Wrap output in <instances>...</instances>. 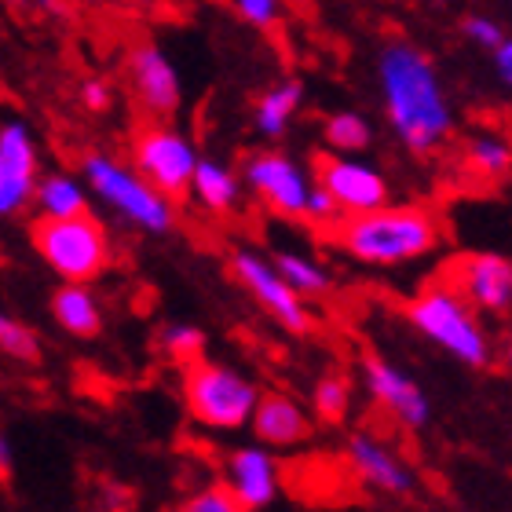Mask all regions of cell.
Masks as SVG:
<instances>
[{
    "mask_svg": "<svg viewBox=\"0 0 512 512\" xmlns=\"http://www.w3.org/2000/svg\"><path fill=\"white\" fill-rule=\"evenodd\" d=\"M33 143L22 125L0 128V216L26 209L33 198Z\"/></svg>",
    "mask_w": 512,
    "mask_h": 512,
    "instance_id": "14",
    "label": "cell"
},
{
    "mask_svg": "<svg viewBox=\"0 0 512 512\" xmlns=\"http://www.w3.org/2000/svg\"><path fill=\"white\" fill-rule=\"evenodd\" d=\"M333 242L359 264L370 267H403L421 256H432L443 242L439 216L428 205H384L377 213L348 216L330 231Z\"/></svg>",
    "mask_w": 512,
    "mask_h": 512,
    "instance_id": "2",
    "label": "cell"
},
{
    "mask_svg": "<svg viewBox=\"0 0 512 512\" xmlns=\"http://www.w3.org/2000/svg\"><path fill=\"white\" fill-rule=\"evenodd\" d=\"M172 512H246V509L235 502V494L227 491L224 483H213V487L198 491L194 498H187L180 509H172Z\"/></svg>",
    "mask_w": 512,
    "mask_h": 512,
    "instance_id": "26",
    "label": "cell"
},
{
    "mask_svg": "<svg viewBox=\"0 0 512 512\" xmlns=\"http://www.w3.org/2000/svg\"><path fill=\"white\" fill-rule=\"evenodd\" d=\"M461 30H465V37H469L472 44L491 48V52L505 41V30L491 19V15H469V19L461 22Z\"/></svg>",
    "mask_w": 512,
    "mask_h": 512,
    "instance_id": "30",
    "label": "cell"
},
{
    "mask_svg": "<svg viewBox=\"0 0 512 512\" xmlns=\"http://www.w3.org/2000/svg\"><path fill=\"white\" fill-rule=\"evenodd\" d=\"M465 161H469L472 172H480L487 180H498L505 172H512V143L498 132H483L469 143L465 150Z\"/></svg>",
    "mask_w": 512,
    "mask_h": 512,
    "instance_id": "23",
    "label": "cell"
},
{
    "mask_svg": "<svg viewBox=\"0 0 512 512\" xmlns=\"http://www.w3.org/2000/svg\"><path fill=\"white\" fill-rule=\"evenodd\" d=\"M348 461H352V469L359 472V480L370 483L374 491H384V494L414 491V472H410V465L399 461L381 439L366 436V432H355V436L348 439Z\"/></svg>",
    "mask_w": 512,
    "mask_h": 512,
    "instance_id": "15",
    "label": "cell"
},
{
    "mask_svg": "<svg viewBox=\"0 0 512 512\" xmlns=\"http://www.w3.org/2000/svg\"><path fill=\"white\" fill-rule=\"evenodd\" d=\"M348 406H352V384L344 374H326L315 384V414L322 421H344Z\"/></svg>",
    "mask_w": 512,
    "mask_h": 512,
    "instance_id": "25",
    "label": "cell"
},
{
    "mask_svg": "<svg viewBox=\"0 0 512 512\" xmlns=\"http://www.w3.org/2000/svg\"><path fill=\"white\" fill-rule=\"evenodd\" d=\"M494 70H498V77L512 88V37H505V41L494 48Z\"/></svg>",
    "mask_w": 512,
    "mask_h": 512,
    "instance_id": "32",
    "label": "cell"
},
{
    "mask_svg": "<svg viewBox=\"0 0 512 512\" xmlns=\"http://www.w3.org/2000/svg\"><path fill=\"white\" fill-rule=\"evenodd\" d=\"M300 99H304V85L300 81H282L271 92H264L260 103H256V128L264 136H282L286 125L293 121V114H297Z\"/></svg>",
    "mask_w": 512,
    "mask_h": 512,
    "instance_id": "18",
    "label": "cell"
},
{
    "mask_svg": "<svg viewBox=\"0 0 512 512\" xmlns=\"http://www.w3.org/2000/svg\"><path fill=\"white\" fill-rule=\"evenodd\" d=\"M183 399H187L194 421L235 432V428L249 425L260 392L253 381H246L235 370H227L213 359H194L183 366Z\"/></svg>",
    "mask_w": 512,
    "mask_h": 512,
    "instance_id": "4",
    "label": "cell"
},
{
    "mask_svg": "<svg viewBox=\"0 0 512 512\" xmlns=\"http://www.w3.org/2000/svg\"><path fill=\"white\" fill-rule=\"evenodd\" d=\"M363 381L366 392L377 406H384L388 414L406 428H425L428 417H432V403H428L425 388L414 381V377L392 366L381 355H366L363 359Z\"/></svg>",
    "mask_w": 512,
    "mask_h": 512,
    "instance_id": "12",
    "label": "cell"
},
{
    "mask_svg": "<svg viewBox=\"0 0 512 512\" xmlns=\"http://www.w3.org/2000/svg\"><path fill=\"white\" fill-rule=\"evenodd\" d=\"M128 70H132L136 92L150 114L169 118L172 110L180 107V81H176V70H172V63L154 48V44H139L136 52H132V59H128Z\"/></svg>",
    "mask_w": 512,
    "mask_h": 512,
    "instance_id": "17",
    "label": "cell"
},
{
    "mask_svg": "<svg viewBox=\"0 0 512 512\" xmlns=\"http://www.w3.org/2000/svg\"><path fill=\"white\" fill-rule=\"evenodd\" d=\"M505 363L512 366V337H509V344H505Z\"/></svg>",
    "mask_w": 512,
    "mask_h": 512,
    "instance_id": "35",
    "label": "cell"
},
{
    "mask_svg": "<svg viewBox=\"0 0 512 512\" xmlns=\"http://www.w3.org/2000/svg\"><path fill=\"white\" fill-rule=\"evenodd\" d=\"M304 220H311V224H319V227H337L344 220L341 216V209L333 205V198L326 191H322L319 183L311 187V194H308V209H304Z\"/></svg>",
    "mask_w": 512,
    "mask_h": 512,
    "instance_id": "29",
    "label": "cell"
},
{
    "mask_svg": "<svg viewBox=\"0 0 512 512\" xmlns=\"http://www.w3.org/2000/svg\"><path fill=\"white\" fill-rule=\"evenodd\" d=\"M88 180L110 205H118L121 213L132 216L139 227L147 231H169L172 227V205L161 198L154 187L125 172L121 165H114L110 158H88Z\"/></svg>",
    "mask_w": 512,
    "mask_h": 512,
    "instance_id": "9",
    "label": "cell"
},
{
    "mask_svg": "<svg viewBox=\"0 0 512 512\" xmlns=\"http://www.w3.org/2000/svg\"><path fill=\"white\" fill-rule=\"evenodd\" d=\"M85 103L92 110H103L110 103V92L107 85H99V81H92V85H85Z\"/></svg>",
    "mask_w": 512,
    "mask_h": 512,
    "instance_id": "33",
    "label": "cell"
},
{
    "mask_svg": "<svg viewBox=\"0 0 512 512\" xmlns=\"http://www.w3.org/2000/svg\"><path fill=\"white\" fill-rule=\"evenodd\" d=\"M271 267H275L278 278H282L297 297H315V293H326V289H330V271L322 264H315V260H308V256L278 253Z\"/></svg>",
    "mask_w": 512,
    "mask_h": 512,
    "instance_id": "22",
    "label": "cell"
},
{
    "mask_svg": "<svg viewBox=\"0 0 512 512\" xmlns=\"http://www.w3.org/2000/svg\"><path fill=\"white\" fill-rule=\"evenodd\" d=\"M246 183L286 220H304L308 194L315 187L308 172L286 154H256V158H249Z\"/></svg>",
    "mask_w": 512,
    "mask_h": 512,
    "instance_id": "11",
    "label": "cell"
},
{
    "mask_svg": "<svg viewBox=\"0 0 512 512\" xmlns=\"http://www.w3.org/2000/svg\"><path fill=\"white\" fill-rule=\"evenodd\" d=\"M322 136L337 150V158H348V154H363V150L374 143V125H370L359 110H337V114L326 121Z\"/></svg>",
    "mask_w": 512,
    "mask_h": 512,
    "instance_id": "21",
    "label": "cell"
},
{
    "mask_svg": "<svg viewBox=\"0 0 512 512\" xmlns=\"http://www.w3.org/2000/svg\"><path fill=\"white\" fill-rule=\"evenodd\" d=\"M256 439L267 447H297L311 436V417L308 410L282 392H267L256 399V410L249 417Z\"/></svg>",
    "mask_w": 512,
    "mask_h": 512,
    "instance_id": "16",
    "label": "cell"
},
{
    "mask_svg": "<svg viewBox=\"0 0 512 512\" xmlns=\"http://www.w3.org/2000/svg\"><path fill=\"white\" fill-rule=\"evenodd\" d=\"M406 322L465 366L491 363V337L483 330L480 315L447 282H428L425 289H417L406 300Z\"/></svg>",
    "mask_w": 512,
    "mask_h": 512,
    "instance_id": "3",
    "label": "cell"
},
{
    "mask_svg": "<svg viewBox=\"0 0 512 512\" xmlns=\"http://www.w3.org/2000/svg\"><path fill=\"white\" fill-rule=\"evenodd\" d=\"M231 267H235L238 282L253 293L256 304H260L278 326H286V330L297 333V337H304V333L311 330V315H308V308H304V300L278 278V271L267 264L264 256L249 253V249H238V253L231 256Z\"/></svg>",
    "mask_w": 512,
    "mask_h": 512,
    "instance_id": "10",
    "label": "cell"
},
{
    "mask_svg": "<svg viewBox=\"0 0 512 512\" xmlns=\"http://www.w3.org/2000/svg\"><path fill=\"white\" fill-rule=\"evenodd\" d=\"M377 81H381L388 125L410 154H432L447 143L454 110L428 52H421L406 37H392L377 52Z\"/></svg>",
    "mask_w": 512,
    "mask_h": 512,
    "instance_id": "1",
    "label": "cell"
},
{
    "mask_svg": "<svg viewBox=\"0 0 512 512\" xmlns=\"http://www.w3.org/2000/svg\"><path fill=\"white\" fill-rule=\"evenodd\" d=\"M235 11H238V15H242L246 22L260 26V30H271V26L278 22V15H282L275 0H238Z\"/></svg>",
    "mask_w": 512,
    "mask_h": 512,
    "instance_id": "31",
    "label": "cell"
},
{
    "mask_svg": "<svg viewBox=\"0 0 512 512\" xmlns=\"http://www.w3.org/2000/svg\"><path fill=\"white\" fill-rule=\"evenodd\" d=\"M315 183L330 194L341 216H366L388 205V180L377 165H366L359 158H337L319 154L315 161Z\"/></svg>",
    "mask_w": 512,
    "mask_h": 512,
    "instance_id": "7",
    "label": "cell"
},
{
    "mask_svg": "<svg viewBox=\"0 0 512 512\" xmlns=\"http://www.w3.org/2000/svg\"><path fill=\"white\" fill-rule=\"evenodd\" d=\"M33 246L48 264L70 282H88L107 267V231L96 216H74V220H48L41 216L33 224Z\"/></svg>",
    "mask_w": 512,
    "mask_h": 512,
    "instance_id": "5",
    "label": "cell"
},
{
    "mask_svg": "<svg viewBox=\"0 0 512 512\" xmlns=\"http://www.w3.org/2000/svg\"><path fill=\"white\" fill-rule=\"evenodd\" d=\"M52 311H55V319H59V326H66V330L77 333V337H96L99 326H103L96 300L88 297L81 286L59 289L52 297Z\"/></svg>",
    "mask_w": 512,
    "mask_h": 512,
    "instance_id": "20",
    "label": "cell"
},
{
    "mask_svg": "<svg viewBox=\"0 0 512 512\" xmlns=\"http://www.w3.org/2000/svg\"><path fill=\"white\" fill-rule=\"evenodd\" d=\"M0 348L8 355H15V359H22V363H37V355H41V348H37V341H33L30 330H22L19 322H11L0 315Z\"/></svg>",
    "mask_w": 512,
    "mask_h": 512,
    "instance_id": "27",
    "label": "cell"
},
{
    "mask_svg": "<svg viewBox=\"0 0 512 512\" xmlns=\"http://www.w3.org/2000/svg\"><path fill=\"white\" fill-rule=\"evenodd\" d=\"M191 191L198 194L205 209H213V213H231V209H235V202H238L235 172L224 169V165H216V161H198L194 180H191Z\"/></svg>",
    "mask_w": 512,
    "mask_h": 512,
    "instance_id": "19",
    "label": "cell"
},
{
    "mask_svg": "<svg viewBox=\"0 0 512 512\" xmlns=\"http://www.w3.org/2000/svg\"><path fill=\"white\" fill-rule=\"evenodd\" d=\"M227 491L235 494V502L246 512H256L271 505L282 487V472L278 461L260 447H242L227 458Z\"/></svg>",
    "mask_w": 512,
    "mask_h": 512,
    "instance_id": "13",
    "label": "cell"
},
{
    "mask_svg": "<svg viewBox=\"0 0 512 512\" xmlns=\"http://www.w3.org/2000/svg\"><path fill=\"white\" fill-rule=\"evenodd\" d=\"M202 330H194V326H176V330L165 333V348H169L183 366L194 363V359H202Z\"/></svg>",
    "mask_w": 512,
    "mask_h": 512,
    "instance_id": "28",
    "label": "cell"
},
{
    "mask_svg": "<svg viewBox=\"0 0 512 512\" xmlns=\"http://www.w3.org/2000/svg\"><path fill=\"white\" fill-rule=\"evenodd\" d=\"M11 476V450H8V443L0 439V480H8Z\"/></svg>",
    "mask_w": 512,
    "mask_h": 512,
    "instance_id": "34",
    "label": "cell"
},
{
    "mask_svg": "<svg viewBox=\"0 0 512 512\" xmlns=\"http://www.w3.org/2000/svg\"><path fill=\"white\" fill-rule=\"evenodd\" d=\"M41 209L48 220H74V216H85L88 205H85V194L81 187L63 176H52V180H44L41 187Z\"/></svg>",
    "mask_w": 512,
    "mask_h": 512,
    "instance_id": "24",
    "label": "cell"
},
{
    "mask_svg": "<svg viewBox=\"0 0 512 512\" xmlns=\"http://www.w3.org/2000/svg\"><path fill=\"white\" fill-rule=\"evenodd\" d=\"M136 165L143 172L139 180L154 187L169 202V198H183V194L191 191L198 154H194V147L180 132H172L165 125H150L136 139Z\"/></svg>",
    "mask_w": 512,
    "mask_h": 512,
    "instance_id": "6",
    "label": "cell"
},
{
    "mask_svg": "<svg viewBox=\"0 0 512 512\" xmlns=\"http://www.w3.org/2000/svg\"><path fill=\"white\" fill-rule=\"evenodd\" d=\"M472 311L502 315L512 308V260L502 253H465L454 256L443 278Z\"/></svg>",
    "mask_w": 512,
    "mask_h": 512,
    "instance_id": "8",
    "label": "cell"
}]
</instances>
